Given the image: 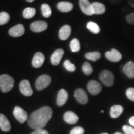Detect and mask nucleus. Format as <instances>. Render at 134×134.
Here are the masks:
<instances>
[{
	"label": "nucleus",
	"instance_id": "obj_1",
	"mask_svg": "<svg viewBox=\"0 0 134 134\" xmlns=\"http://www.w3.org/2000/svg\"><path fill=\"white\" fill-rule=\"evenodd\" d=\"M51 108L43 106L32 113L28 119V124L35 130L43 129L52 116Z\"/></svg>",
	"mask_w": 134,
	"mask_h": 134
},
{
	"label": "nucleus",
	"instance_id": "obj_2",
	"mask_svg": "<svg viewBox=\"0 0 134 134\" xmlns=\"http://www.w3.org/2000/svg\"><path fill=\"white\" fill-rule=\"evenodd\" d=\"M14 85V80L9 75L4 74L0 76V89L3 93L11 91Z\"/></svg>",
	"mask_w": 134,
	"mask_h": 134
},
{
	"label": "nucleus",
	"instance_id": "obj_3",
	"mask_svg": "<svg viewBox=\"0 0 134 134\" xmlns=\"http://www.w3.org/2000/svg\"><path fill=\"white\" fill-rule=\"evenodd\" d=\"M99 80L101 83L105 86L110 87L113 86L114 82V76L111 71L104 70L100 72Z\"/></svg>",
	"mask_w": 134,
	"mask_h": 134
},
{
	"label": "nucleus",
	"instance_id": "obj_4",
	"mask_svg": "<svg viewBox=\"0 0 134 134\" xmlns=\"http://www.w3.org/2000/svg\"><path fill=\"white\" fill-rule=\"evenodd\" d=\"M51 83V78L48 75H42L37 79L36 87L37 90H42L46 88Z\"/></svg>",
	"mask_w": 134,
	"mask_h": 134
},
{
	"label": "nucleus",
	"instance_id": "obj_5",
	"mask_svg": "<svg viewBox=\"0 0 134 134\" xmlns=\"http://www.w3.org/2000/svg\"><path fill=\"white\" fill-rule=\"evenodd\" d=\"M13 115L20 123H24L27 120L28 118L27 113L19 106L15 107L13 111Z\"/></svg>",
	"mask_w": 134,
	"mask_h": 134
},
{
	"label": "nucleus",
	"instance_id": "obj_6",
	"mask_svg": "<svg viewBox=\"0 0 134 134\" xmlns=\"http://www.w3.org/2000/svg\"><path fill=\"white\" fill-rule=\"evenodd\" d=\"M87 88L91 94L97 95L100 93L102 90V86L96 80H91L88 83Z\"/></svg>",
	"mask_w": 134,
	"mask_h": 134
},
{
	"label": "nucleus",
	"instance_id": "obj_7",
	"mask_svg": "<svg viewBox=\"0 0 134 134\" xmlns=\"http://www.w3.org/2000/svg\"><path fill=\"white\" fill-rule=\"evenodd\" d=\"M79 5L80 9L84 14L88 16H92L94 14L92 3L89 0H80Z\"/></svg>",
	"mask_w": 134,
	"mask_h": 134
},
{
	"label": "nucleus",
	"instance_id": "obj_8",
	"mask_svg": "<svg viewBox=\"0 0 134 134\" xmlns=\"http://www.w3.org/2000/svg\"><path fill=\"white\" fill-rule=\"evenodd\" d=\"M19 90L21 93L26 96H31L33 94V90L31 88V84L27 80L21 81L19 84Z\"/></svg>",
	"mask_w": 134,
	"mask_h": 134
},
{
	"label": "nucleus",
	"instance_id": "obj_9",
	"mask_svg": "<svg viewBox=\"0 0 134 134\" xmlns=\"http://www.w3.org/2000/svg\"><path fill=\"white\" fill-rule=\"evenodd\" d=\"M105 56L107 59L112 62H118L122 58L121 53L115 48H113L110 51L106 52Z\"/></svg>",
	"mask_w": 134,
	"mask_h": 134
},
{
	"label": "nucleus",
	"instance_id": "obj_10",
	"mask_svg": "<svg viewBox=\"0 0 134 134\" xmlns=\"http://www.w3.org/2000/svg\"><path fill=\"white\" fill-rule=\"evenodd\" d=\"M74 95L77 101L81 104H86L88 102V95L83 89L78 88L75 90Z\"/></svg>",
	"mask_w": 134,
	"mask_h": 134
},
{
	"label": "nucleus",
	"instance_id": "obj_11",
	"mask_svg": "<svg viewBox=\"0 0 134 134\" xmlns=\"http://www.w3.org/2000/svg\"><path fill=\"white\" fill-rule=\"evenodd\" d=\"M48 24L46 22L42 21H35L31 25V29L34 32H41L47 29Z\"/></svg>",
	"mask_w": 134,
	"mask_h": 134
},
{
	"label": "nucleus",
	"instance_id": "obj_12",
	"mask_svg": "<svg viewBox=\"0 0 134 134\" xmlns=\"http://www.w3.org/2000/svg\"><path fill=\"white\" fill-rule=\"evenodd\" d=\"M63 55H64V50L62 48H58V49L55 50L53 53V54L52 55L51 58H50L52 64L55 65V66L59 65Z\"/></svg>",
	"mask_w": 134,
	"mask_h": 134
},
{
	"label": "nucleus",
	"instance_id": "obj_13",
	"mask_svg": "<svg viewBox=\"0 0 134 134\" xmlns=\"http://www.w3.org/2000/svg\"><path fill=\"white\" fill-rule=\"evenodd\" d=\"M24 32V27L23 26V25L19 24L11 28L9 31V34L11 36L14 37H18L23 36Z\"/></svg>",
	"mask_w": 134,
	"mask_h": 134
},
{
	"label": "nucleus",
	"instance_id": "obj_14",
	"mask_svg": "<svg viewBox=\"0 0 134 134\" xmlns=\"http://www.w3.org/2000/svg\"><path fill=\"white\" fill-rule=\"evenodd\" d=\"M63 119L66 123L70 124H75L78 122L79 118L75 113L71 111H68L64 114Z\"/></svg>",
	"mask_w": 134,
	"mask_h": 134
},
{
	"label": "nucleus",
	"instance_id": "obj_15",
	"mask_svg": "<svg viewBox=\"0 0 134 134\" xmlns=\"http://www.w3.org/2000/svg\"><path fill=\"white\" fill-rule=\"evenodd\" d=\"M68 94L66 90L64 89H62L58 91L57 98V104L59 106L63 105L66 103L68 100Z\"/></svg>",
	"mask_w": 134,
	"mask_h": 134
},
{
	"label": "nucleus",
	"instance_id": "obj_16",
	"mask_svg": "<svg viewBox=\"0 0 134 134\" xmlns=\"http://www.w3.org/2000/svg\"><path fill=\"white\" fill-rule=\"evenodd\" d=\"M45 60V56L42 53L37 52L32 60V65L35 68H40L42 66Z\"/></svg>",
	"mask_w": 134,
	"mask_h": 134
},
{
	"label": "nucleus",
	"instance_id": "obj_17",
	"mask_svg": "<svg viewBox=\"0 0 134 134\" xmlns=\"http://www.w3.org/2000/svg\"><path fill=\"white\" fill-rule=\"evenodd\" d=\"M123 71L125 75L130 79L134 78V62H129L124 65L123 68Z\"/></svg>",
	"mask_w": 134,
	"mask_h": 134
},
{
	"label": "nucleus",
	"instance_id": "obj_18",
	"mask_svg": "<svg viewBox=\"0 0 134 134\" xmlns=\"http://www.w3.org/2000/svg\"><path fill=\"white\" fill-rule=\"evenodd\" d=\"M71 32V27L68 25L63 26L59 31V37L61 40L65 41L69 37Z\"/></svg>",
	"mask_w": 134,
	"mask_h": 134
},
{
	"label": "nucleus",
	"instance_id": "obj_19",
	"mask_svg": "<svg viewBox=\"0 0 134 134\" xmlns=\"http://www.w3.org/2000/svg\"><path fill=\"white\" fill-rule=\"evenodd\" d=\"M0 129L4 132H9L11 130L10 122L3 114H0Z\"/></svg>",
	"mask_w": 134,
	"mask_h": 134
},
{
	"label": "nucleus",
	"instance_id": "obj_20",
	"mask_svg": "<svg viewBox=\"0 0 134 134\" xmlns=\"http://www.w3.org/2000/svg\"><path fill=\"white\" fill-rule=\"evenodd\" d=\"M57 8L59 11L63 13H68L71 11L73 8V5L71 3L62 1L58 3Z\"/></svg>",
	"mask_w": 134,
	"mask_h": 134
},
{
	"label": "nucleus",
	"instance_id": "obj_21",
	"mask_svg": "<svg viewBox=\"0 0 134 134\" xmlns=\"http://www.w3.org/2000/svg\"><path fill=\"white\" fill-rule=\"evenodd\" d=\"M124 112V108L120 105H114L110 110V115L112 118H117Z\"/></svg>",
	"mask_w": 134,
	"mask_h": 134
},
{
	"label": "nucleus",
	"instance_id": "obj_22",
	"mask_svg": "<svg viewBox=\"0 0 134 134\" xmlns=\"http://www.w3.org/2000/svg\"><path fill=\"white\" fill-rule=\"evenodd\" d=\"M94 14H103L105 11V6L103 3L99 2H94L92 3Z\"/></svg>",
	"mask_w": 134,
	"mask_h": 134
},
{
	"label": "nucleus",
	"instance_id": "obj_23",
	"mask_svg": "<svg viewBox=\"0 0 134 134\" xmlns=\"http://www.w3.org/2000/svg\"><path fill=\"white\" fill-rule=\"evenodd\" d=\"M36 13V10L34 8H26L23 11V17L26 19H31L35 16Z\"/></svg>",
	"mask_w": 134,
	"mask_h": 134
},
{
	"label": "nucleus",
	"instance_id": "obj_24",
	"mask_svg": "<svg viewBox=\"0 0 134 134\" xmlns=\"http://www.w3.org/2000/svg\"><path fill=\"white\" fill-rule=\"evenodd\" d=\"M87 28L93 34H98L100 32V27L98 24L94 22H89L86 25Z\"/></svg>",
	"mask_w": 134,
	"mask_h": 134
},
{
	"label": "nucleus",
	"instance_id": "obj_25",
	"mask_svg": "<svg viewBox=\"0 0 134 134\" xmlns=\"http://www.w3.org/2000/svg\"><path fill=\"white\" fill-rule=\"evenodd\" d=\"M85 57L91 61H97L100 58V53L99 52H88L85 54Z\"/></svg>",
	"mask_w": 134,
	"mask_h": 134
},
{
	"label": "nucleus",
	"instance_id": "obj_26",
	"mask_svg": "<svg viewBox=\"0 0 134 134\" xmlns=\"http://www.w3.org/2000/svg\"><path fill=\"white\" fill-rule=\"evenodd\" d=\"M70 48L73 52L76 53L78 52L80 50V41L77 38H73L71 41L70 44Z\"/></svg>",
	"mask_w": 134,
	"mask_h": 134
},
{
	"label": "nucleus",
	"instance_id": "obj_27",
	"mask_svg": "<svg viewBox=\"0 0 134 134\" xmlns=\"http://www.w3.org/2000/svg\"><path fill=\"white\" fill-rule=\"evenodd\" d=\"M41 10L42 15L45 18H49L52 14V10L49 5L47 4H43L41 6Z\"/></svg>",
	"mask_w": 134,
	"mask_h": 134
},
{
	"label": "nucleus",
	"instance_id": "obj_28",
	"mask_svg": "<svg viewBox=\"0 0 134 134\" xmlns=\"http://www.w3.org/2000/svg\"><path fill=\"white\" fill-rule=\"evenodd\" d=\"M82 70H83V73L86 75H90L93 73V67L90 65V63L85 62L82 66Z\"/></svg>",
	"mask_w": 134,
	"mask_h": 134
},
{
	"label": "nucleus",
	"instance_id": "obj_29",
	"mask_svg": "<svg viewBox=\"0 0 134 134\" xmlns=\"http://www.w3.org/2000/svg\"><path fill=\"white\" fill-rule=\"evenodd\" d=\"M9 14L6 12L0 13V25L6 24L9 21Z\"/></svg>",
	"mask_w": 134,
	"mask_h": 134
},
{
	"label": "nucleus",
	"instance_id": "obj_30",
	"mask_svg": "<svg viewBox=\"0 0 134 134\" xmlns=\"http://www.w3.org/2000/svg\"><path fill=\"white\" fill-rule=\"evenodd\" d=\"M63 66L67 71L70 72H74L76 70V66L69 60H65L63 63Z\"/></svg>",
	"mask_w": 134,
	"mask_h": 134
},
{
	"label": "nucleus",
	"instance_id": "obj_31",
	"mask_svg": "<svg viewBox=\"0 0 134 134\" xmlns=\"http://www.w3.org/2000/svg\"><path fill=\"white\" fill-rule=\"evenodd\" d=\"M85 130L83 127L78 126L75 127L70 131V134H84Z\"/></svg>",
	"mask_w": 134,
	"mask_h": 134
},
{
	"label": "nucleus",
	"instance_id": "obj_32",
	"mask_svg": "<svg viewBox=\"0 0 134 134\" xmlns=\"http://www.w3.org/2000/svg\"><path fill=\"white\" fill-rule=\"evenodd\" d=\"M126 96L129 99L134 102V88H129L126 91Z\"/></svg>",
	"mask_w": 134,
	"mask_h": 134
},
{
	"label": "nucleus",
	"instance_id": "obj_33",
	"mask_svg": "<svg viewBox=\"0 0 134 134\" xmlns=\"http://www.w3.org/2000/svg\"><path fill=\"white\" fill-rule=\"evenodd\" d=\"M122 130L125 134H133L134 132V128L132 126L128 125H124L122 127Z\"/></svg>",
	"mask_w": 134,
	"mask_h": 134
},
{
	"label": "nucleus",
	"instance_id": "obj_34",
	"mask_svg": "<svg viewBox=\"0 0 134 134\" xmlns=\"http://www.w3.org/2000/svg\"><path fill=\"white\" fill-rule=\"evenodd\" d=\"M126 21L129 24L134 25V13L127 15L126 16Z\"/></svg>",
	"mask_w": 134,
	"mask_h": 134
},
{
	"label": "nucleus",
	"instance_id": "obj_35",
	"mask_svg": "<svg viewBox=\"0 0 134 134\" xmlns=\"http://www.w3.org/2000/svg\"><path fill=\"white\" fill-rule=\"evenodd\" d=\"M31 134H48V132L46 130L42 129L35 130V131L33 132Z\"/></svg>",
	"mask_w": 134,
	"mask_h": 134
},
{
	"label": "nucleus",
	"instance_id": "obj_36",
	"mask_svg": "<svg viewBox=\"0 0 134 134\" xmlns=\"http://www.w3.org/2000/svg\"><path fill=\"white\" fill-rule=\"evenodd\" d=\"M129 123L132 125V127H134V116H132L129 119Z\"/></svg>",
	"mask_w": 134,
	"mask_h": 134
},
{
	"label": "nucleus",
	"instance_id": "obj_37",
	"mask_svg": "<svg viewBox=\"0 0 134 134\" xmlns=\"http://www.w3.org/2000/svg\"><path fill=\"white\" fill-rule=\"evenodd\" d=\"M27 1H28V2H30V3H31V2H33L34 1V0H26Z\"/></svg>",
	"mask_w": 134,
	"mask_h": 134
},
{
	"label": "nucleus",
	"instance_id": "obj_38",
	"mask_svg": "<svg viewBox=\"0 0 134 134\" xmlns=\"http://www.w3.org/2000/svg\"><path fill=\"white\" fill-rule=\"evenodd\" d=\"M114 134H123V133H120V132H116V133H115Z\"/></svg>",
	"mask_w": 134,
	"mask_h": 134
},
{
	"label": "nucleus",
	"instance_id": "obj_39",
	"mask_svg": "<svg viewBox=\"0 0 134 134\" xmlns=\"http://www.w3.org/2000/svg\"><path fill=\"white\" fill-rule=\"evenodd\" d=\"M100 134H108V133H100Z\"/></svg>",
	"mask_w": 134,
	"mask_h": 134
},
{
	"label": "nucleus",
	"instance_id": "obj_40",
	"mask_svg": "<svg viewBox=\"0 0 134 134\" xmlns=\"http://www.w3.org/2000/svg\"><path fill=\"white\" fill-rule=\"evenodd\" d=\"M133 134H134V132H133Z\"/></svg>",
	"mask_w": 134,
	"mask_h": 134
},
{
	"label": "nucleus",
	"instance_id": "obj_41",
	"mask_svg": "<svg viewBox=\"0 0 134 134\" xmlns=\"http://www.w3.org/2000/svg\"><path fill=\"white\" fill-rule=\"evenodd\" d=\"M133 6H134V5H133Z\"/></svg>",
	"mask_w": 134,
	"mask_h": 134
}]
</instances>
